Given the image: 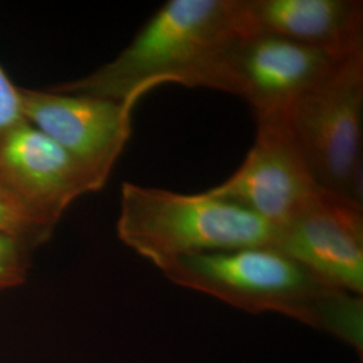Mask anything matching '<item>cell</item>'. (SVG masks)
<instances>
[{
    "label": "cell",
    "mask_w": 363,
    "mask_h": 363,
    "mask_svg": "<svg viewBox=\"0 0 363 363\" xmlns=\"http://www.w3.org/2000/svg\"><path fill=\"white\" fill-rule=\"evenodd\" d=\"M238 34L237 0H169L116 58L52 91L133 105L164 84L217 91Z\"/></svg>",
    "instance_id": "6da1fadb"
},
{
    "label": "cell",
    "mask_w": 363,
    "mask_h": 363,
    "mask_svg": "<svg viewBox=\"0 0 363 363\" xmlns=\"http://www.w3.org/2000/svg\"><path fill=\"white\" fill-rule=\"evenodd\" d=\"M162 273L250 313H279L363 350V298L319 280L296 259L272 247H240L187 256Z\"/></svg>",
    "instance_id": "7a4b0ae2"
},
{
    "label": "cell",
    "mask_w": 363,
    "mask_h": 363,
    "mask_svg": "<svg viewBox=\"0 0 363 363\" xmlns=\"http://www.w3.org/2000/svg\"><path fill=\"white\" fill-rule=\"evenodd\" d=\"M117 235L162 271L187 256L271 247L274 228L247 208L208 191L181 194L124 182Z\"/></svg>",
    "instance_id": "3957f363"
},
{
    "label": "cell",
    "mask_w": 363,
    "mask_h": 363,
    "mask_svg": "<svg viewBox=\"0 0 363 363\" xmlns=\"http://www.w3.org/2000/svg\"><path fill=\"white\" fill-rule=\"evenodd\" d=\"M264 120L281 125L319 187L363 206V49L345 55L283 115Z\"/></svg>",
    "instance_id": "277c9868"
},
{
    "label": "cell",
    "mask_w": 363,
    "mask_h": 363,
    "mask_svg": "<svg viewBox=\"0 0 363 363\" xmlns=\"http://www.w3.org/2000/svg\"><path fill=\"white\" fill-rule=\"evenodd\" d=\"M345 55L274 35L238 34L223 58L217 91L244 99L256 120L273 118L319 84Z\"/></svg>",
    "instance_id": "5b68a950"
},
{
    "label": "cell",
    "mask_w": 363,
    "mask_h": 363,
    "mask_svg": "<svg viewBox=\"0 0 363 363\" xmlns=\"http://www.w3.org/2000/svg\"><path fill=\"white\" fill-rule=\"evenodd\" d=\"M271 247L296 259L319 280L363 295V206L320 189L274 228Z\"/></svg>",
    "instance_id": "8992f818"
},
{
    "label": "cell",
    "mask_w": 363,
    "mask_h": 363,
    "mask_svg": "<svg viewBox=\"0 0 363 363\" xmlns=\"http://www.w3.org/2000/svg\"><path fill=\"white\" fill-rule=\"evenodd\" d=\"M23 116L89 172L101 190L130 140L135 105L82 94L21 89Z\"/></svg>",
    "instance_id": "52a82bcc"
},
{
    "label": "cell",
    "mask_w": 363,
    "mask_h": 363,
    "mask_svg": "<svg viewBox=\"0 0 363 363\" xmlns=\"http://www.w3.org/2000/svg\"><path fill=\"white\" fill-rule=\"evenodd\" d=\"M320 189L281 125L274 120H257L256 140L241 166L206 191L247 208L276 228Z\"/></svg>",
    "instance_id": "ba28073f"
},
{
    "label": "cell",
    "mask_w": 363,
    "mask_h": 363,
    "mask_svg": "<svg viewBox=\"0 0 363 363\" xmlns=\"http://www.w3.org/2000/svg\"><path fill=\"white\" fill-rule=\"evenodd\" d=\"M0 181L52 229L77 198L100 190L73 156L28 121L0 143Z\"/></svg>",
    "instance_id": "9c48e42d"
},
{
    "label": "cell",
    "mask_w": 363,
    "mask_h": 363,
    "mask_svg": "<svg viewBox=\"0 0 363 363\" xmlns=\"http://www.w3.org/2000/svg\"><path fill=\"white\" fill-rule=\"evenodd\" d=\"M240 34H267L340 55L363 49L361 0H237Z\"/></svg>",
    "instance_id": "30bf717a"
},
{
    "label": "cell",
    "mask_w": 363,
    "mask_h": 363,
    "mask_svg": "<svg viewBox=\"0 0 363 363\" xmlns=\"http://www.w3.org/2000/svg\"><path fill=\"white\" fill-rule=\"evenodd\" d=\"M54 229L27 208L13 191L0 181V233L23 241L31 247L45 244Z\"/></svg>",
    "instance_id": "8fae6325"
},
{
    "label": "cell",
    "mask_w": 363,
    "mask_h": 363,
    "mask_svg": "<svg viewBox=\"0 0 363 363\" xmlns=\"http://www.w3.org/2000/svg\"><path fill=\"white\" fill-rule=\"evenodd\" d=\"M31 247L23 241L0 233V291L22 286L30 268Z\"/></svg>",
    "instance_id": "7c38bea8"
},
{
    "label": "cell",
    "mask_w": 363,
    "mask_h": 363,
    "mask_svg": "<svg viewBox=\"0 0 363 363\" xmlns=\"http://www.w3.org/2000/svg\"><path fill=\"white\" fill-rule=\"evenodd\" d=\"M26 121L22 111L21 88H16L0 66V143L16 125Z\"/></svg>",
    "instance_id": "4fadbf2b"
}]
</instances>
